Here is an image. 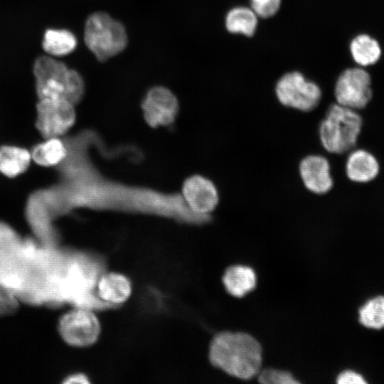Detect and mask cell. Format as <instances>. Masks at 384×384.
I'll use <instances>...</instances> for the list:
<instances>
[{
    "label": "cell",
    "instance_id": "6da1fadb",
    "mask_svg": "<svg viewBox=\"0 0 384 384\" xmlns=\"http://www.w3.org/2000/svg\"><path fill=\"white\" fill-rule=\"evenodd\" d=\"M211 363L235 378L249 380L258 374L262 361L260 343L244 332L216 334L209 348Z\"/></svg>",
    "mask_w": 384,
    "mask_h": 384
},
{
    "label": "cell",
    "instance_id": "7a4b0ae2",
    "mask_svg": "<svg viewBox=\"0 0 384 384\" xmlns=\"http://www.w3.org/2000/svg\"><path fill=\"white\" fill-rule=\"evenodd\" d=\"M33 74L39 100L63 99L75 105L84 96L85 85L80 73L49 55L36 60Z\"/></svg>",
    "mask_w": 384,
    "mask_h": 384
},
{
    "label": "cell",
    "instance_id": "3957f363",
    "mask_svg": "<svg viewBox=\"0 0 384 384\" xmlns=\"http://www.w3.org/2000/svg\"><path fill=\"white\" fill-rule=\"evenodd\" d=\"M363 127V119L358 111L331 105L319 127L324 149L331 154H343L356 146Z\"/></svg>",
    "mask_w": 384,
    "mask_h": 384
},
{
    "label": "cell",
    "instance_id": "277c9868",
    "mask_svg": "<svg viewBox=\"0 0 384 384\" xmlns=\"http://www.w3.org/2000/svg\"><path fill=\"white\" fill-rule=\"evenodd\" d=\"M84 41L95 58L104 62L125 49L128 37L123 24L108 14L98 11L86 20Z\"/></svg>",
    "mask_w": 384,
    "mask_h": 384
},
{
    "label": "cell",
    "instance_id": "5b68a950",
    "mask_svg": "<svg viewBox=\"0 0 384 384\" xmlns=\"http://www.w3.org/2000/svg\"><path fill=\"white\" fill-rule=\"evenodd\" d=\"M274 91L280 104L302 112L315 109L322 96L320 87L299 71L288 72L281 76Z\"/></svg>",
    "mask_w": 384,
    "mask_h": 384
},
{
    "label": "cell",
    "instance_id": "8992f818",
    "mask_svg": "<svg viewBox=\"0 0 384 384\" xmlns=\"http://www.w3.org/2000/svg\"><path fill=\"white\" fill-rule=\"evenodd\" d=\"M58 331L68 345L82 348L90 346L97 341L101 325L99 319L91 309L78 306L60 317Z\"/></svg>",
    "mask_w": 384,
    "mask_h": 384
},
{
    "label": "cell",
    "instance_id": "52a82bcc",
    "mask_svg": "<svg viewBox=\"0 0 384 384\" xmlns=\"http://www.w3.org/2000/svg\"><path fill=\"white\" fill-rule=\"evenodd\" d=\"M336 103L358 111L365 108L373 97L372 80L362 67L348 68L338 77L334 87Z\"/></svg>",
    "mask_w": 384,
    "mask_h": 384
},
{
    "label": "cell",
    "instance_id": "ba28073f",
    "mask_svg": "<svg viewBox=\"0 0 384 384\" xmlns=\"http://www.w3.org/2000/svg\"><path fill=\"white\" fill-rule=\"evenodd\" d=\"M75 105L63 99H41L37 104L36 127L46 139L58 138L74 124Z\"/></svg>",
    "mask_w": 384,
    "mask_h": 384
},
{
    "label": "cell",
    "instance_id": "9c48e42d",
    "mask_svg": "<svg viewBox=\"0 0 384 384\" xmlns=\"http://www.w3.org/2000/svg\"><path fill=\"white\" fill-rule=\"evenodd\" d=\"M145 122L153 128L169 126L176 119L179 103L176 96L169 88L157 85L150 88L142 103Z\"/></svg>",
    "mask_w": 384,
    "mask_h": 384
},
{
    "label": "cell",
    "instance_id": "30bf717a",
    "mask_svg": "<svg viewBox=\"0 0 384 384\" xmlns=\"http://www.w3.org/2000/svg\"><path fill=\"white\" fill-rule=\"evenodd\" d=\"M182 195L189 209L198 215L212 213L219 203V194L215 183L199 174L192 175L184 181Z\"/></svg>",
    "mask_w": 384,
    "mask_h": 384
},
{
    "label": "cell",
    "instance_id": "8fae6325",
    "mask_svg": "<svg viewBox=\"0 0 384 384\" xmlns=\"http://www.w3.org/2000/svg\"><path fill=\"white\" fill-rule=\"evenodd\" d=\"M299 173L304 187L314 194H325L334 186L329 161L321 155L311 154L303 158Z\"/></svg>",
    "mask_w": 384,
    "mask_h": 384
},
{
    "label": "cell",
    "instance_id": "7c38bea8",
    "mask_svg": "<svg viewBox=\"0 0 384 384\" xmlns=\"http://www.w3.org/2000/svg\"><path fill=\"white\" fill-rule=\"evenodd\" d=\"M380 166L375 156L365 149L351 151L345 171L347 178L356 183H368L375 180L380 174Z\"/></svg>",
    "mask_w": 384,
    "mask_h": 384
},
{
    "label": "cell",
    "instance_id": "4fadbf2b",
    "mask_svg": "<svg viewBox=\"0 0 384 384\" xmlns=\"http://www.w3.org/2000/svg\"><path fill=\"white\" fill-rule=\"evenodd\" d=\"M96 292L102 301L120 304L130 297L132 286L130 279L123 274L106 272L96 280Z\"/></svg>",
    "mask_w": 384,
    "mask_h": 384
},
{
    "label": "cell",
    "instance_id": "5bb4252c",
    "mask_svg": "<svg viewBox=\"0 0 384 384\" xmlns=\"http://www.w3.org/2000/svg\"><path fill=\"white\" fill-rule=\"evenodd\" d=\"M222 279L228 293L238 298L252 291L257 284V276L254 270L242 265L228 267Z\"/></svg>",
    "mask_w": 384,
    "mask_h": 384
},
{
    "label": "cell",
    "instance_id": "9a60e30c",
    "mask_svg": "<svg viewBox=\"0 0 384 384\" xmlns=\"http://www.w3.org/2000/svg\"><path fill=\"white\" fill-rule=\"evenodd\" d=\"M349 51L357 66L364 68L377 63L382 55L380 43L367 33L354 36L350 42Z\"/></svg>",
    "mask_w": 384,
    "mask_h": 384
},
{
    "label": "cell",
    "instance_id": "2e32d148",
    "mask_svg": "<svg viewBox=\"0 0 384 384\" xmlns=\"http://www.w3.org/2000/svg\"><path fill=\"white\" fill-rule=\"evenodd\" d=\"M258 18L250 6H238L226 14L225 26L230 33L252 37L257 31Z\"/></svg>",
    "mask_w": 384,
    "mask_h": 384
},
{
    "label": "cell",
    "instance_id": "e0dca14e",
    "mask_svg": "<svg viewBox=\"0 0 384 384\" xmlns=\"http://www.w3.org/2000/svg\"><path fill=\"white\" fill-rule=\"evenodd\" d=\"M359 324L369 330L384 329V294H378L364 301L357 309Z\"/></svg>",
    "mask_w": 384,
    "mask_h": 384
},
{
    "label": "cell",
    "instance_id": "ac0fdd59",
    "mask_svg": "<svg viewBox=\"0 0 384 384\" xmlns=\"http://www.w3.org/2000/svg\"><path fill=\"white\" fill-rule=\"evenodd\" d=\"M31 155L22 148L14 146L0 147V171L9 177H14L28 168Z\"/></svg>",
    "mask_w": 384,
    "mask_h": 384
},
{
    "label": "cell",
    "instance_id": "d6986e66",
    "mask_svg": "<svg viewBox=\"0 0 384 384\" xmlns=\"http://www.w3.org/2000/svg\"><path fill=\"white\" fill-rule=\"evenodd\" d=\"M77 38L65 29H48L44 33L43 48L48 54L63 56L72 53L77 46Z\"/></svg>",
    "mask_w": 384,
    "mask_h": 384
},
{
    "label": "cell",
    "instance_id": "ffe728a7",
    "mask_svg": "<svg viewBox=\"0 0 384 384\" xmlns=\"http://www.w3.org/2000/svg\"><path fill=\"white\" fill-rule=\"evenodd\" d=\"M36 146L31 158L43 166H51L61 162L66 156V149L58 138H50Z\"/></svg>",
    "mask_w": 384,
    "mask_h": 384
},
{
    "label": "cell",
    "instance_id": "44dd1931",
    "mask_svg": "<svg viewBox=\"0 0 384 384\" xmlns=\"http://www.w3.org/2000/svg\"><path fill=\"white\" fill-rule=\"evenodd\" d=\"M258 381L262 384H297L299 381L288 371L267 368L258 373Z\"/></svg>",
    "mask_w": 384,
    "mask_h": 384
},
{
    "label": "cell",
    "instance_id": "7402d4cb",
    "mask_svg": "<svg viewBox=\"0 0 384 384\" xmlns=\"http://www.w3.org/2000/svg\"><path fill=\"white\" fill-rule=\"evenodd\" d=\"M250 8L259 18H269L279 10L282 0H250Z\"/></svg>",
    "mask_w": 384,
    "mask_h": 384
},
{
    "label": "cell",
    "instance_id": "603a6c76",
    "mask_svg": "<svg viewBox=\"0 0 384 384\" xmlns=\"http://www.w3.org/2000/svg\"><path fill=\"white\" fill-rule=\"evenodd\" d=\"M19 300L16 293L0 282V316L15 311Z\"/></svg>",
    "mask_w": 384,
    "mask_h": 384
},
{
    "label": "cell",
    "instance_id": "cb8c5ba5",
    "mask_svg": "<svg viewBox=\"0 0 384 384\" xmlns=\"http://www.w3.org/2000/svg\"><path fill=\"white\" fill-rule=\"evenodd\" d=\"M337 384H368L365 376L352 368L342 369L336 376Z\"/></svg>",
    "mask_w": 384,
    "mask_h": 384
},
{
    "label": "cell",
    "instance_id": "d4e9b609",
    "mask_svg": "<svg viewBox=\"0 0 384 384\" xmlns=\"http://www.w3.org/2000/svg\"><path fill=\"white\" fill-rule=\"evenodd\" d=\"M90 381L88 380V378L82 374V373H73L72 375H68L65 378V380L63 381V383H68V384H81V383H89Z\"/></svg>",
    "mask_w": 384,
    "mask_h": 384
},
{
    "label": "cell",
    "instance_id": "484cf974",
    "mask_svg": "<svg viewBox=\"0 0 384 384\" xmlns=\"http://www.w3.org/2000/svg\"><path fill=\"white\" fill-rule=\"evenodd\" d=\"M52 254H53V253H52ZM51 256H52V255H51ZM51 256L50 257V259H49V260H48V263H47V265H46V271L47 266H48V263H49V261H50V258H51ZM45 274H46V272H45ZM44 279H45V277H44ZM43 285H44V282H43Z\"/></svg>",
    "mask_w": 384,
    "mask_h": 384
}]
</instances>
